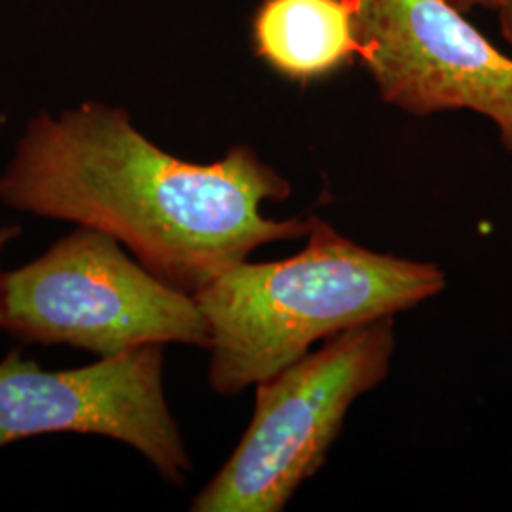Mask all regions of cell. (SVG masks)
<instances>
[{
  "label": "cell",
  "mask_w": 512,
  "mask_h": 512,
  "mask_svg": "<svg viewBox=\"0 0 512 512\" xmlns=\"http://www.w3.org/2000/svg\"><path fill=\"white\" fill-rule=\"evenodd\" d=\"M48 433L120 440L175 484H183L190 471L179 425L165 401L158 344L59 372L10 351L0 361V448Z\"/></svg>",
  "instance_id": "5b68a950"
},
{
  "label": "cell",
  "mask_w": 512,
  "mask_h": 512,
  "mask_svg": "<svg viewBox=\"0 0 512 512\" xmlns=\"http://www.w3.org/2000/svg\"><path fill=\"white\" fill-rule=\"evenodd\" d=\"M444 287L437 264L370 251L313 217L300 253L245 260L194 294L209 332V384L238 395L315 342L410 310Z\"/></svg>",
  "instance_id": "7a4b0ae2"
},
{
  "label": "cell",
  "mask_w": 512,
  "mask_h": 512,
  "mask_svg": "<svg viewBox=\"0 0 512 512\" xmlns=\"http://www.w3.org/2000/svg\"><path fill=\"white\" fill-rule=\"evenodd\" d=\"M393 317L325 346L256 384L255 412L234 454L192 501L196 512H279L315 475L351 404L389 374Z\"/></svg>",
  "instance_id": "277c9868"
},
{
  "label": "cell",
  "mask_w": 512,
  "mask_h": 512,
  "mask_svg": "<svg viewBox=\"0 0 512 512\" xmlns=\"http://www.w3.org/2000/svg\"><path fill=\"white\" fill-rule=\"evenodd\" d=\"M446 2L456 6L463 14H469V12H473L476 8L495 10L497 12V8L503 4V0H446Z\"/></svg>",
  "instance_id": "ba28073f"
},
{
  "label": "cell",
  "mask_w": 512,
  "mask_h": 512,
  "mask_svg": "<svg viewBox=\"0 0 512 512\" xmlns=\"http://www.w3.org/2000/svg\"><path fill=\"white\" fill-rule=\"evenodd\" d=\"M2 327L23 342L67 344L99 357L164 344L209 346L192 294L167 285L120 241L78 226L0 279Z\"/></svg>",
  "instance_id": "3957f363"
},
{
  "label": "cell",
  "mask_w": 512,
  "mask_h": 512,
  "mask_svg": "<svg viewBox=\"0 0 512 512\" xmlns=\"http://www.w3.org/2000/svg\"><path fill=\"white\" fill-rule=\"evenodd\" d=\"M291 184L245 145L192 164L154 145L124 109L40 112L0 177V203L105 232L167 285L198 294L260 245L308 238L310 219H268Z\"/></svg>",
  "instance_id": "6da1fadb"
},
{
  "label": "cell",
  "mask_w": 512,
  "mask_h": 512,
  "mask_svg": "<svg viewBox=\"0 0 512 512\" xmlns=\"http://www.w3.org/2000/svg\"><path fill=\"white\" fill-rule=\"evenodd\" d=\"M465 16L446 0H355L359 57L385 103L476 112L512 154V57Z\"/></svg>",
  "instance_id": "8992f818"
},
{
  "label": "cell",
  "mask_w": 512,
  "mask_h": 512,
  "mask_svg": "<svg viewBox=\"0 0 512 512\" xmlns=\"http://www.w3.org/2000/svg\"><path fill=\"white\" fill-rule=\"evenodd\" d=\"M497 18L503 37L512 46V0H503V4L497 8Z\"/></svg>",
  "instance_id": "9c48e42d"
},
{
  "label": "cell",
  "mask_w": 512,
  "mask_h": 512,
  "mask_svg": "<svg viewBox=\"0 0 512 512\" xmlns=\"http://www.w3.org/2000/svg\"><path fill=\"white\" fill-rule=\"evenodd\" d=\"M253 38L275 73L298 82L325 78L359 55L355 0H264Z\"/></svg>",
  "instance_id": "52a82bcc"
},
{
  "label": "cell",
  "mask_w": 512,
  "mask_h": 512,
  "mask_svg": "<svg viewBox=\"0 0 512 512\" xmlns=\"http://www.w3.org/2000/svg\"><path fill=\"white\" fill-rule=\"evenodd\" d=\"M18 226H6V228H0V253L4 251V247L12 241V239H16L19 236ZM0 279H2V274H0ZM0 329H4L2 327V302H0Z\"/></svg>",
  "instance_id": "30bf717a"
}]
</instances>
